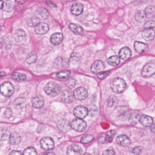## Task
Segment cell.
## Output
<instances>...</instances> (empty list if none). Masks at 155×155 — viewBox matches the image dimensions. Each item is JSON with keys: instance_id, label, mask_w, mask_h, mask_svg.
<instances>
[{"instance_id": "42", "label": "cell", "mask_w": 155, "mask_h": 155, "mask_svg": "<svg viewBox=\"0 0 155 155\" xmlns=\"http://www.w3.org/2000/svg\"><path fill=\"white\" fill-rule=\"evenodd\" d=\"M155 28V21L153 20H150L147 21L143 26L144 29H152Z\"/></svg>"}, {"instance_id": "49", "label": "cell", "mask_w": 155, "mask_h": 155, "mask_svg": "<svg viewBox=\"0 0 155 155\" xmlns=\"http://www.w3.org/2000/svg\"><path fill=\"white\" fill-rule=\"evenodd\" d=\"M22 153L21 152L19 151H18V150H13L12 151L11 153H10V155H21Z\"/></svg>"}, {"instance_id": "14", "label": "cell", "mask_w": 155, "mask_h": 155, "mask_svg": "<svg viewBox=\"0 0 155 155\" xmlns=\"http://www.w3.org/2000/svg\"><path fill=\"white\" fill-rule=\"evenodd\" d=\"M13 37L17 42H22L26 39L27 35L23 30L18 29L14 32Z\"/></svg>"}, {"instance_id": "15", "label": "cell", "mask_w": 155, "mask_h": 155, "mask_svg": "<svg viewBox=\"0 0 155 155\" xmlns=\"http://www.w3.org/2000/svg\"><path fill=\"white\" fill-rule=\"evenodd\" d=\"M131 51L128 47H124L120 50L119 56L120 59L124 61L129 59L131 57Z\"/></svg>"}, {"instance_id": "1", "label": "cell", "mask_w": 155, "mask_h": 155, "mask_svg": "<svg viewBox=\"0 0 155 155\" xmlns=\"http://www.w3.org/2000/svg\"><path fill=\"white\" fill-rule=\"evenodd\" d=\"M44 91L46 94L50 97H55L60 93L61 88L60 86L57 83L54 82H49L45 86Z\"/></svg>"}, {"instance_id": "55", "label": "cell", "mask_w": 155, "mask_h": 155, "mask_svg": "<svg viewBox=\"0 0 155 155\" xmlns=\"http://www.w3.org/2000/svg\"><path fill=\"white\" fill-rule=\"evenodd\" d=\"M1 78H2L3 76H5V73L3 71H2L1 72Z\"/></svg>"}, {"instance_id": "34", "label": "cell", "mask_w": 155, "mask_h": 155, "mask_svg": "<svg viewBox=\"0 0 155 155\" xmlns=\"http://www.w3.org/2000/svg\"><path fill=\"white\" fill-rule=\"evenodd\" d=\"M25 102H26V100L25 99L23 98H18L15 101L14 106L16 107V108L18 109H22L25 107V104H26Z\"/></svg>"}, {"instance_id": "26", "label": "cell", "mask_w": 155, "mask_h": 155, "mask_svg": "<svg viewBox=\"0 0 155 155\" xmlns=\"http://www.w3.org/2000/svg\"><path fill=\"white\" fill-rule=\"evenodd\" d=\"M135 19L138 22L142 23L146 21L147 15L144 11H139L136 13L135 15Z\"/></svg>"}, {"instance_id": "44", "label": "cell", "mask_w": 155, "mask_h": 155, "mask_svg": "<svg viewBox=\"0 0 155 155\" xmlns=\"http://www.w3.org/2000/svg\"><path fill=\"white\" fill-rule=\"evenodd\" d=\"M97 108L94 105H91L89 107V113L91 116L93 117L97 113Z\"/></svg>"}, {"instance_id": "50", "label": "cell", "mask_w": 155, "mask_h": 155, "mask_svg": "<svg viewBox=\"0 0 155 155\" xmlns=\"http://www.w3.org/2000/svg\"><path fill=\"white\" fill-rule=\"evenodd\" d=\"M5 116L7 117H10L11 115V111L10 110L7 109V110L5 111Z\"/></svg>"}, {"instance_id": "2", "label": "cell", "mask_w": 155, "mask_h": 155, "mask_svg": "<svg viewBox=\"0 0 155 155\" xmlns=\"http://www.w3.org/2000/svg\"><path fill=\"white\" fill-rule=\"evenodd\" d=\"M125 81L120 78H116L110 82V87L116 93H120L125 90L126 87Z\"/></svg>"}, {"instance_id": "12", "label": "cell", "mask_w": 155, "mask_h": 155, "mask_svg": "<svg viewBox=\"0 0 155 155\" xmlns=\"http://www.w3.org/2000/svg\"><path fill=\"white\" fill-rule=\"evenodd\" d=\"M134 47L136 52L139 54L144 53L148 50V46L147 44L140 41H135Z\"/></svg>"}, {"instance_id": "29", "label": "cell", "mask_w": 155, "mask_h": 155, "mask_svg": "<svg viewBox=\"0 0 155 155\" xmlns=\"http://www.w3.org/2000/svg\"><path fill=\"white\" fill-rule=\"evenodd\" d=\"M108 63L113 67L118 65L120 62V58L117 56H113L110 57L107 60Z\"/></svg>"}, {"instance_id": "47", "label": "cell", "mask_w": 155, "mask_h": 155, "mask_svg": "<svg viewBox=\"0 0 155 155\" xmlns=\"http://www.w3.org/2000/svg\"><path fill=\"white\" fill-rule=\"evenodd\" d=\"M141 148L140 147L134 148L132 150V152L135 154H139L141 152Z\"/></svg>"}, {"instance_id": "38", "label": "cell", "mask_w": 155, "mask_h": 155, "mask_svg": "<svg viewBox=\"0 0 155 155\" xmlns=\"http://www.w3.org/2000/svg\"><path fill=\"white\" fill-rule=\"evenodd\" d=\"M94 139V137L91 134H86L81 137V141L84 144L91 142Z\"/></svg>"}, {"instance_id": "16", "label": "cell", "mask_w": 155, "mask_h": 155, "mask_svg": "<svg viewBox=\"0 0 155 155\" xmlns=\"http://www.w3.org/2000/svg\"><path fill=\"white\" fill-rule=\"evenodd\" d=\"M117 143L124 147H127L131 144V140L126 135H121L117 137L116 139Z\"/></svg>"}, {"instance_id": "31", "label": "cell", "mask_w": 155, "mask_h": 155, "mask_svg": "<svg viewBox=\"0 0 155 155\" xmlns=\"http://www.w3.org/2000/svg\"><path fill=\"white\" fill-rule=\"evenodd\" d=\"M41 20L36 16H33L31 18H30L28 21L27 24L30 27H36L40 23Z\"/></svg>"}, {"instance_id": "43", "label": "cell", "mask_w": 155, "mask_h": 155, "mask_svg": "<svg viewBox=\"0 0 155 155\" xmlns=\"http://www.w3.org/2000/svg\"><path fill=\"white\" fill-rule=\"evenodd\" d=\"M76 84V80L73 78H71L69 79L68 80L66 81V85L68 86V87L70 88H72L75 87V85Z\"/></svg>"}, {"instance_id": "11", "label": "cell", "mask_w": 155, "mask_h": 155, "mask_svg": "<svg viewBox=\"0 0 155 155\" xmlns=\"http://www.w3.org/2000/svg\"><path fill=\"white\" fill-rule=\"evenodd\" d=\"M83 9L84 7L82 3L79 2H76L73 3L71 6V11L73 15L79 16L83 12Z\"/></svg>"}, {"instance_id": "25", "label": "cell", "mask_w": 155, "mask_h": 155, "mask_svg": "<svg viewBox=\"0 0 155 155\" xmlns=\"http://www.w3.org/2000/svg\"><path fill=\"white\" fill-rule=\"evenodd\" d=\"M21 141V137L17 132H13L11 134L9 137V141L12 145H17Z\"/></svg>"}, {"instance_id": "45", "label": "cell", "mask_w": 155, "mask_h": 155, "mask_svg": "<svg viewBox=\"0 0 155 155\" xmlns=\"http://www.w3.org/2000/svg\"><path fill=\"white\" fill-rule=\"evenodd\" d=\"M109 71H106V72H101V73L99 74L97 77V78H98L99 79H104L106 77H107L108 75L109 74Z\"/></svg>"}, {"instance_id": "18", "label": "cell", "mask_w": 155, "mask_h": 155, "mask_svg": "<svg viewBox=\"0 0 155 155\" xmlns=\"http://www.w3.org/2000/svg\"><path fill=\"white\" fill-rule=\"evenodd\" d=\"M142 36L144 39L147 41L153 40L155 38V31L152 29H145L142 31Z\"/></svg>"}, {"instance_id": "19", "label": "cell", "mask_w": 155, "mask_h": 155, "mask_svg": "<svg viewBox=\"0 0 155 155\" xmlns=\"http://www.w3.org/2000/svg\"><path fill=\"white\" fill-rule=\"evenodd\" d=\"M63 39V34L59 32H56L51 35L50 38V41L53 45H58L62 42Z\"/></svg>"}, {"instance_id": "48", "label": "cell", "mask_w": 155, "mask_h": 155, "mask_svg": "<svg viewBox=\"0 0 155 155\" xmlns=\"http://www.w3.org/2000/svg\"><path fill=\"white\" fill-rule=\"evenodd\" d=\"M103 155H114L115 154V152H114L113 150H106L104 151L103 153Z\"/></svg>"}, {"instance_id": "3", "label": "cell", "mask_w": 155, "mask_h": 155, "mask_svg": "<svg viewBox=\"0 0 155 155\" xmlns=\"http://www.w3.org/2000/svg\"><path fill=\"white\" fill-rule=\"evenodd\" d=\"M14 86L10 82H5L1 85V92L5 97H11L14 93Z\"/></svg>"}, {"instance_id": "39", "label": "cell", "mask_w": 155, "mask_h": 155, "mask_svg": "<svg viewBox=\"0 0 155 155\" xmlns=\"http://www.w3.org/2000/svg\"><path fill=\"white\" fill-rule=\"evenodd\" d=\"M70 71H62L58 72L57 74V77L58 78L65 79L68 78L71 75Z\"/></svg>"}, {"instance_id": "56", "label": "cell", "mask_w": 155, "mask_h": 155, "mask_svg": "<svg viewBox=\"0 0 155 155\" xmlns=\"http://www.w3.org/2000/svg\"><path fill=\"white\" fill-rule=\"evenodd\" d=\"M46 154H55L53 152H51V153H46Z\"/></svg>"}, {"instance_id": "9", "label": "cell", "mask_w": 155, "mask_h": 155, "mask_svg": "<svg viewBox=\"0 0 155 155\" xmlns=\"http://www.w3.org/2000/svg\"><path fill=\"white\" fill-rule=\"evenodd\" d=\"M73 113L77 117L84 119L87 116L89 111L85 107L79 106L75 108Z\"/></svg>"}, {"instance_id": "35", "label": "cell", "mask_w": 155, "mask_h": 155, "mask_svg": "<svg viewBox=\"0 0 155 155\" xmlns=\"http://www.w3.org/2000/svg\"><path fill=\"white\" fill-rule=\"evenodd\" d=\"M145 12L147 17L148 18H152L155 17V8L152 6H147L145 10Z\"/></svg>"}, {"instance_id": "17", "label": "cell", "mask_w": 155, "mask_h": 155, "mask_svg": "<svg viewBox=\"0 0 155 155\" xmlns=\"http://www.w3.org/2000/svg\"><path fill=\"white\" fill-rule=\"evenodd\" d=\"M104 64L100 60L96 61L91 65V70L93 73H98L102 71L104 69Z\"/></svg>"}, {"instance_id": "20", "label": "cell", "mask_w": 155, "mask_h": 155, "mask_svg": "<svg viewBox=\"0 0 155 155\" xmlns=\"http://www.w3.org/2000/svg\"><path fill=\"white\" fill-rule=\"evenodd\" d=\"M139 121L143 127H148L151 126L154 121L151 117L147 115H142L140 117Z\"/></svg>"}, {"instance_id": "7", "label": "cell", "mask_w": 155, "mask_h": 155, "mask_svg": "<svg viewBox=\"0 0 155 155\" xmlns=\"http://www.w3.org/2000/svg\"><path fill=\"white\" fill-rule=\"evenodd\" d=\"M58 128L64 133L68 132L71 129V125L68 120L61 119L58 121L57 123Z\"/></svg>"}, {"instance_id": "37", "label": "cell", "mask_w": 155, "mask_h": 155, "mask_svg": "<svg viewBox=\"0 0 155 155\" xmlns=\"http://www.w3.org/2000/svg\"><path fill=\"white\" fill-rule=\"evenodd\" d=\"M80 62V58L77 54L73 53L69 61L70 64L71 66H76L79 64Z\"/></svg>"}, {"instance_id": "5", "label": "cell", "mask_w": 155, "mask_h": 155, "mask_svg": "<svg viewBox=\"0 0 155 155\" xmlns=\"http://www.w3.org/2000/svg\"><path fill=\"white\" fill-rule=\"evenodd\" d=\"M155 73V64L149 63L146 64L142 69L141 75L144 78H150Z\"/></svg>"}, {"instance_id": "28", "label": "cell", "mask_w": 155, "mask_h": 155, "mask_svg": "<svg viewBox=\"0 0 155 155\" xmlns=\"http://www.w3.org/2000/svg\"><path fill=\"white\" fill-rule=\"evenodd\" d=\"M14 2L12 0H6L4 2L3 9L4 11L7 12H10L13 10L14 8Z\"/></svg>"}, {"instance_id": "53", "label": "cell", "mask_w": 155, "mask_h": 155, "mask_svg": "<svg viewBox=\"0 0 155 155\" xmlns=\"http://www.w3.org/2000/svg\"><path fill=\"white\" fill-rule=\"evenodd\" d=\"M27 0H16V2L19 5H22L26 2Z\"/></svg>"}, {"instance_id": "54", "label": "cell", "mask_w": 155, "mask_h": 155, "mask_svg": "<svg viewBox=\"0 0 155 155\" xmlns=\"http://www.w3.org/2000/svg\"><path fill=\"white\" fill-rule=\"evenodd\" d=\"M3 5H4V2L3 0H1V9H3Z\"/></svg>"}, {"instance_id": "27", "label": "cell", "mask_w": 155, "mask_h": 155, "mask_svg": "<svg viewBox=\"0 0 155 155\" xmlns=\"http://www.w3.org/2000/svg\"><path fill=\"white\" fill-rule=\"evenodd\" d=\"M11 78L12 79L16 81H23L26 80L27 76L23 73L15 72L12 74Z\"/></svg>"}, {"instance_id": "52", "label": "cell", "mask_w": 155, "mask_h": 155, "mask_svg": "<svg viewBox=\"0 0 155 155\" xmlns=\"http://www.w3.org/2000/svg\"><path fill=\"white\" fill-rule=\"evenodd\" d=\"M150 129L152 132L155 133V120L153 121V123L150 126Z\"/></svg>"}, {"instance_id": "6", "label": "cell", "mask_w": 155, "mask_h": 155, "mask_svg": "<svg viewBox=\"0 0 155 155\" xmlns=\"http://www.w3.org/2000/svg\"><path fill=\"white\" fill-rule=\"evenodd\" d=\"M41 147L44 150H49L54 147V142L52 138L48 137L43 138L40 140Z\"/></svg>"}, {"instance_id": "24", "label": "cell", "mask_w": 155, "mask_h": 155, "mask_svg": "<svg viewBox=\"0 0 155 155\" xmlns=\"http://www.w3.org/2000/svg\"><path fill=\"white\" fill-rule=\"evenodd\" d=\"M40 20H46L49 17L48 11L45 8H40L36 12V15Z\"/></svg>"}, {"instance_id": "30", "label": "cell", "mask_w": 155, "mask_h": 155, "mask_svg": "<svg viewBox=\"0 0 155 155\" xmlns=\"http://www.w3.org/2000/svg\"><path fill=\"white\" fill-rule=\"evenodd\" d=\"M38 58L37 53L35 51H32L29 53L26 59V61L29 64L34 63L37 61Z\"/></svg>"}, {"instance_id": "46", "label": "cell", "mask_w": 155, "mask_h": 155, "mask_svg": "<svg viewBox=\"0 0 155 155\" xmlns=\"http://www.w3.org/2000/svg\"><path fill=\"white\" fill-rule=\"evenodd\" d=\"M46 3L48 7L51 8H57V5L51 0H47Z\"/></svg>"}, {"instance_id": "32", "label": "cell", "mask_w": 155, "mask_h": 155, "mask_svg": "<svg viewBox=\"0 0 155 155\" xmlns=\"http://www.w3.org/2000/svg\"><path fill=\"white\" fill-rule=\"evenodd\" d=\"M61 98L63 101L67 102V103H69V102L72 101V96H71L70 91H63L62 92V95H61Z\"/></svg>"}, {"instance_id": "40", "label": "cell", "mask_w": 155, "mask_h": 155, "mask_svg": "<svg viewBox=\"0 0 155 155\" xmlns=\"http://www.w3.org/2000/svg\"><path fill=\"white\" fill-rule=\"evenodd\" d=\"M116 134V131L114 130L108 131L106 133V140L109 142L112 141Z\"/></svg>"}, {"instance_id": "23", "label": "cell", "mask_w": 155, "mask_h": 155, "mask_svg": "<svg viewBox=\"0 0 155 155\" xmlns=\"http://www.w3.org/2000/svg\"><path fill=\"white\" fill-rule=\"evenodd\" d=\"M70 30L75 35H81L84 32V30L81 26L77 25L75 23H71L69 26Z\"/></svg>"}, {"instance_id": "8", "label": "cell", "mask_w": 155, "mask_h": 155, "mask_svg": "<svg viewBox=\"0 0 155 155\" xmlns=\"http://www.w3.org/2000/svg\"><path fill=\"white\" fill-rule=\"evenodd\" d=\"M73 95L77 99L82 101L86 99L88 97V91L83 87H79L74 91Z\"/></svg>"}, {"instance_id": "51", "label": "cell", "mask_w": 155, "mask_h": 155, "mask_svg": "<svg viewBox=\"0 0 155 155\" xmlns=\"http://www.w3.org/2000/svg\"><path fill=\"white\" fill-rule=\"evenodd\" d=\"M106 141V139L104 137H101L99 138L98 142L100 143H105Z\"/></svg>"}, {"instance_id": "41", "label": "cell", "mask_w": 155, "mask_h": 155, "mask_svg": "<svg viewBox=\"0 0 155 155\" xmlns=\"http://www.w3.org/2000/svg\"><path fill=\"white\" fill-rule=\"evenodd\" d=\"M23 154L24 155H37L36 149L32 147H29L24 150Z\"/></svg>"}, {"instance_id": "33", "label": "cell", "mask_w": 155, "mask_h": 155, "mask_svg": "<svg viewBox=\"0 0 155 155\" xmlns=\"http://www.w3.org/2000/svg\"><path fill=\"white\" fill-rule=\"evenodd\" d=\"M107 103L108 107H113L117 106V98L114 95H111L108 99Z\"/></svg>"}, {"instance_id": "10", "label": "cell", "mask_w": 155, "mask_h": 155, "mask_svg": "<svg viewBox=\"0 0 155 155\" xmlns=\"http://www.w3.org/2000/svg\"><path fill=\"white\" fill-rule=\"evenodd\" d=\"M49 30V27L47 23L45 22H40L35 27V32L38 35H43L46 34Z\"/></svg>"}, {"instance_id": "4", "label": "cell", "mask_w": 155, "mask_h": 155, "mask_svg": "<svg viewBox=\"0 0 155 155\" xmlns=\"http://www.w3.org/2000/svg\"><path fill=\"white\" fill-rule=\"evenodd\" d=\"M71 127L78 132H82L87 128V123L82 119H74L71 122Z\"/></svg>"}, {"instance_id": "36", "label": "cell", "mask_w": 155, "mask_h": 155, "mask_svg": "<svg viewBox=\"0 0 155 155\" xmlns=\"http://www.w3.org/2000/svg\"><path fill=\"white\" fill-rule=\"evenodd\" d=\"M10 133L8 130L2 128L1 130V140L2 141L7 140L10 137Z\"/></svg>"}, {"instance_id": "13", "label": "cell", "mask_w": 155, "mask_h": 155, "mask_svg": "<svg viewBox=\"0 0 155 155\" xmlns=\"http://www.w3.org/2000/svg\"><path fill=\"white\" fill-rule=\"evenodd\" d=\"M82 148L77 144L70 145L67 149L68 155H81L82 154Z\"/></svg>"}, {"instance_id": "22", "label": "cell", "mask_w": 155, "mask_h": 155, "mask_svg": "<svg viewBox=\"0 0 155 155\" xmlns=\"http://www.w3.org/2000/svg\"><path fill=\"white\" fill-rule=\"evenodd\" d=\"M68 61L67 58H58L56 59L54 61V66L57 68H62L66 67L68 65Z\"/></svg>"}, {"instance_id": "21", "label": "cell", "mask_w": 155, "mask_h": 155, "mask_svg": "<svg viewBox=\"0 0 155 155\" xmlns=\"http://www.w3.org/2000/svg\"><path fill=\"white\" fill-rule=\"evenodd\" d=\"M31 102L33 107L37 108H40L42 107L44 105V99L41 96H36L32 99Z\"/></svg>"}]
</instances>
